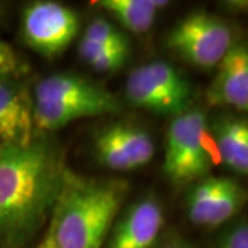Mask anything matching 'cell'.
<instances>
[{
	"instance_id": "6da1fadb",
	"label": "cell",
	"mask_w": 248,
	"mask_h": 248,
	"mask_svg": "<svg viewBox=\"0 0 248 248\" xmlns=\"http://www.w3.org/2000/svg\"><path fill=\"white\" fill-rule=\"evenodd\" d=\"M66 170L61 149L45 138L0 145L1 247L25 244L51 217Z\"/></svg>"
},
{
	"instance_id": "7a4b0ae2",
	"label": "cell",
	"mask_w": 248,
	"mask_h": 248,
	"mask_svg": "<svg viewBox=\"0 0 248 248\" xmlns=\"http://www.w3.org/2000/svg\"><path fill=\"white\" fill-rule=\"evenodd\" d=\"M128 190L122 178L81 177L66 170L48 222L57 247H104Z\"/></svg>"
},
{
	"instance_id": "3957f363",
	"label": "cell",
	"mask_w": 248,
	"mask_h": 248,
	"mask_svg": "<svg viewBox=\"0 0 248 248\" xmlns=\"http://www.w3.org/2000/svg\"><path fill=\"white\" fill-rule=\"evenodd\" d=\"M125 98L135 108L177 117L192 108L193 87L185 76L164 61H153L134 69L125 81Z\"/></svg>"
},
{
	"instance_id": "277c9868",
	"label": "cell",
	"mask_w": 248,
	"mask_h": 248,
	"mask_svg": "<svg viewBox=\"0 0 248 248\" xmlns=\"http://www.w3.org/2000/svg\"><path fill=\"white\" fill-rule=\"evenodd\" d=\"M208 128L203 109L190 108L171 120L166 138L163 171L175 185L195 184L207 177L213 163L204 148Z\"/></svg>"
},
{
	"instance_id": "5b68a950",
	"label": "cell",
	"mask_w": 248,
	"mask_h": 248,
	"mask_svg": "<svg viewBox=\"0 0 248 248\" xmlns=\"http://www.w3.org/2000/svg\"><path fill=\"white\" fill-rule=\"evenodd\" d=\"M166 42L172 53L203 69L217 66L234 43L231 25L204 10L186 14L170 31Z\"/></svg>"
},
{
	"instance_id": "8992f818",
	"label": "cell",
	"mask_w": 248,
	"mask_h": 248,
	"mask_svg": "<svg viewBox=\"0 0 248 248\" xmlns=\"http://www.w3.org/2000/svg\"><path fill=\"white\" fill-rule=\"evenodd\" d=\"M80 28L78 14L58 1H33L22 13V37L33 51L46 58L61 55Z\"/></svg>"
},
{
	"instance_id": "52a82bcc",
	"label": "cell",
	"mask_w": 248,
	"mask_h": 248,
	"mask_svg": "<svg viewBox=\"0 0 248 248\" xmlns=\"http://www.w3.org/2000/svg\"><path fill=\"white\" fill-rule=\"evenodd\" d=\"M246 199V190L236 179L207 175L195 182L187 193V217L197 226L215 228L239 214Z\"/></svg>"
},
{
	"instance_id": "ba28073f",
	"label": "cell",
	"mask_w": 248,
	"mask_h": 248,
	"mask_svg": "<svg viewBox=\"0 0 248 248\" xmlns=\"http://www.w3.org/2000/svg\"><path fill=\"white\" fill-rule=\"evenodd\" d=\"M164 226V211L155 196H145L113 222L107 248H153Z\"/></svg>"
},
{
	"instance_id": "9c48e42d",
	"label": "cell",
	"mask_w": 248,
	"mask_h": 248,
	"mask_svg": "<svg viewBox=\"0 0 248 248\" xmlns=\"http://www.w3.org/2000/svg\"><path fill=\"white\" fill-rule=\"evenodd\" d=\"M35 101L91 105L102 115L119 113L122 108L113 93L97 81L75 73H55L40 80L36 84Z\"/></svg>"
},
{
	"instance_id": "30bf717a",
	"label": "cell",
	"mask_w": 248,
	"mask_h": 248,
	"mask_svg": "<svg viewBox=\"0 0 248 248\" xmlns=\"http://www.w3.org/2000/svg\"><path fill=\"white\" fill-rule=\"evenodd\" d=\"M33 108V97L22 80H0V145L27 146L35 140Z\"/></svg>"
},
{
	"instance_id": "8fae6325",
	"label": "cell",
	"mask_w": 248,
	"mask_h": 248,
	"mask_svg": "<svg viewBox=\"0 0 248 248\" xmlns=\"http://www.w3.org/2000/svg\"><path fill=\"white\" fill-rule=\"evenodd\" d=\"M217 68V75L207 90L208 104L246 112L248 109V50L246 43H233Z\"/></svg>"
},
{
	"instance_id": "7c38bea8",
	"label": "cell",
	"mask_w": 248,
	"mask_h": 248,
	"mask_svg": "<svg viewBox=\"0 0 248 248\" xmlns=\"http://www.w3.org/2000/svg\"><path fill=\"white\" fill-rule=\"evenodd\" d=\"M214 140L218 148L221 163L234 172H248V123L247 119L223 116L213 125Z\"/></svg>"
},
{
	"instance_id": "4fadbf2b",
	"label": "cell",
	"mask_w": 248,
	"mask_h": 248,
	"mask_svg": "<svg viewBox=\"0 0 248 248\" xmlns=\"http://www.w3.org/2000/svg\"><path fill=\"white\" fill-rule=\"evenodd\" d=\"M93 4L107 11L124 29L141 35L151 29L159 9L169 3L155 0H98Z\"/></svg>"
},
{
	"instance_id": "5bb4252c",
	"label": "cell",
	"mask_w": 248,
	"mask_h": 248,
	"mask_svg": "<svg viewBox=\"0 0 248 248\" xmlns=\"http://www.w3.org/2000/svg\"><path fill=\"white\" fill-rule=\"evenodd\" d=\"M119 145L131 159L135 169L151 163L155 155V143L151 134L141 127L125 122H117L107 125Z\"/></svg>"
},
{
	"instance_id": "9a60e30c",
	"label": "cell",
	"mask_w": 248,
	"mask_h": 248,
	"mask_svg": "<svg viewBox=\"0 0 248 248\" xmlns=\"http://www.w3.org/2000/svg\"><path fill=\"white\" fill-rule=\"evenodd\" d=\"M130 50L109 48L104 46L94 45L87 40H80L79 55L83 61L94 71L116 72L122 69L128 60Z\"/></svg>"
},
{
	"instance_id": "2e32d148",
	"label": "cell",
	"mask_w": 248,
	"mask_h": 248,
	"mask_svg": "<svg viewBox=\"0 0 248 248\" xmlns=\"http://www.w3.org/2000/svg\"><path fill=\"white\" fill-rule=\"evenodd\" d=\"M83 40H87L94 45L104 46L109 48L130 50L128 37L120 28H117L110 21L105 18H95L86 28Z\"/></svg>"
},
{
	"instance_id": "e0dca14e",
	"label": "cell",
	"mask_w": 248,
	"mask_h": 248,
	"mask_svg": "<svg viewBox=\"0 0 248 248\" xmlns=\"http://www.w3.org/2000/svg\"><path fill=\"white\" fill-rule=\"evenodd\" d=\"M29 71L28 63L3 39H0V80L22 79Z\"/></svg>"
},
{
	"instance_id": "ac0fdd59",
	"label": "cell",
	"mask_w": 248,
	"mask_h": 248,
	"mask_svg": "<svg viewBox=\"0 0 248 248\" xmlns=\"http://www.w3.org/2000/svg\"><path fill=\"white\" fill-rule=\"evenodd\" d=\"M221 248H248L247 222H240L228 232L222 239Z\"/></svg>"
},
{
	"instance_id": "d6986e66",
	"label": "cell",
	"mask_w": 248,
	"mask_h": 248,
	"mask_svg": "<svg viewBox=\"0 0 248 248\" xmlns=\"http://www.w3.org/2000/svg\"><path fill=\"white\" fill-rule=\"evenodd\" d=\"M37 248H58L55 244V240L53 236V229H51V225L48 223V229L46 231L45 239L40 241V244L37 246Z\"/></svg>"
},
{
	"instance_id": "ffe728a7",
	"label": "cell",
	"mask_w": 248,
	"mask_h": 248,
	"mask_svg": "<svg viewBox=\"0 0 248 248\" xmlns=\"http://www.w3.org/2000/svg\"><path fill=\"white\" fill-rule=\"evenodd\" d=\"M164 248H193L190 247L189 244H184V243H172V244H170L167 247Z\"/></svg>"
}]
</instances>
